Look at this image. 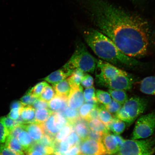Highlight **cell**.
Listing matches in <instances>:
<instances>
[{
  "mask_svg": "<svg viewBox=\"0 0 155 155\" xmlns=\"http://www.w3.org/2000/svg\"><path fill=\"white\" fill-rule=\"evenodd\" d=\"M97 30L130 57L140 58L155 49V30L140 15L107 0H81Z\"/></svg>",
  "mask_w": 155,
  "mask_h": 155,
  "instance_id": "1",
  "label": "cell"
},
{
  "mask_svg": "<svg viewBox=\"0 0 155 155\" xmlns=\"http://www.w3.org/2000/svg\"><path fill=\"white\" fill-rule=\"evenodd\" d=\"M82 34L87 44L103 61L114 65L129 68L142 64L137 59L122 53L110 38L97 29L85 28Z\"/></svg>",
  "mask_w": 155,
  "mask_h": 155,
  "instance_id": "2",
  "label": "cell"
},
{
  "mask_svg": "<svg viewBox=\"0 0 155 155\" xmlns=\"http://www.w3.org/2000/svg\"><path fill=\"white\" fill-rule=\"evenodd\" d=\"M97 61L85 44L78 40L75 42L74 52L63 67L73 71L78 69L83 73H93L97 66Z\"/></svg>",
  "mask_w": 155,
  "mask_h": 155,
  "instance_id": "3",
  "label": "cell"
},
{
  "mask_svg": "<svg viewBox=\"0 0 155 155\" xmlns=\"http://www.w3.org/2000/svg\"><path fill=\"white\" fill-rule=\"evenodd\" d=\"M148 104L146 99L138 97H132L128 99L122 105L114 117L130 125L145 111Z\"/></svg>",
  "mask_w": 155,
  "mask_h": 155,
  "instance_id": "4",
  "label": "cell"
},
{
  "mask_svg": "<svg viewBox=\"0 0 155 155\" xmlns=\"http://www.w3.org/2000/svg\"><path fill=\"white\" fill-rule=\"evenodd\" d=\"M155 139L125 140L116 155H152Z\"/></svg>",
  "mask_w": 155,
  "mask_h": 155,
  "instance_id": "5",
  "label": "cell"
},
{
  "mask_svg": "<svg viewBox=\"0 0 155 155\" xmlns=\"http://www.w3.org/2000/svg\"><path fill=\"white\" fill-rule=\"evenodd\" d=\"M155 130V111L141 116L136 122L131 135L133 140L148 138Z\"/></svg>",
  "mask_w": 155,
  "mask_h": 155,
  "instance_id": "6",
  "label": "cell"
},
{
  "mask_svg": "<svg viewBox=\"0 0 155 155\" xmlns=\"http://www.w3.org/2000/svg\"><path fill=\"white\" fill-rule=\"evenodd\" d=\"M97 68L100 72L96 74V81L98 84L102 81L109 80L119 75L126 74V71L111 64L101 60H97Z\"/></svg>",
  "mask_w": 155,
  "mask_h": 155,
  "instance_id": "7",
  "label": "cell"
},
{
  "mask_svg": "<svg viewBox=\"0 0 155 155\" xmlns=\"http://www.w3.org/2000/svg\"><path fill=\"white\" fill-rule=\"evenodd\" d=\"M68 123L61 112H53L47 120L42 125L45 134L52 137L55 136L58 132Z\"/></svg>",
  "mask_w": 155,
  "mask_h": 155,
  "instance_id": "8",
  "label": "cell"
},
{
  "mask_svg": "<svg viewBox=\"0 0 155 155\" xmlns=\"http://www.w3.org/2000/svg\"><path fill=\"white\" fill-rule=\"evenodd\" d=\"M98 84L109 90L128 91L132 87L133 81L128 74H120L109 80L102 81Z\"/></svg>",
  "mask_w": 155,
  "mask_h": 155,
  "instance_id": "9",
  "label": "cell"
},
{
  "mask_svg": "<svg viewBox=\"0 0 155 155\" xmlns=\"http://www.w3.org/2000/svg\"><path fill=\"white\" fill-rule=\"evenodd\" d=\"M80 152L84 155H104L107 152L102 141L88 137L81 140L79 145Z\"/></svg>",
  "mask_w": 155,
  "mask_h": 155,
  "instance_id": "10",
  "label": "cell"
},
{
  "mask_svg": "<svg viewBox=\"0 0 155 155\" xmlns=\"http://www.w3.org/2000/svg\"><path fill=\"white\" fill-rule=\"evenodd\" d=\"M84 102L83 88L81 85L71 87L68 98V106L72 109L78 110Z\"/></svg>",
  "mask_w": 155,
  "mask_h": 155,
  "instance_id": "11",
  "label": "cell"
},
{
  "mask_svg": "<svg viewBox=\"0 0 155 155\" xmlns=\"http://www.w3.org/2000/svg\"><path fill=\"white\" fill-rule=\"evenodd\" d=\"M22 127L28 132L30 137L35 142H38L45 134V132L42 124L32 122L24 123Z\"/></svg>",
  "mask_w": 155,
  "mask_h": 155,
  "instance_id": "12",
  "label": "cell"
},
{
  "mask_svg": "<svg viewBox=\"0 0 155 155\" xmlns=\"http://www.w3.org/2000/svg\"><path fill=\"white\" fill-rule=\"evenodd\" d=\"M102 142L108 154H117L120 147L118 144L115 135L111 134L110 133L104 134L102 137Z\"/></svg>",
  "mask_w": 155,
  "mask_h": 155,
  "instance_id": "13",
  "label": "cell"
},
{
  "mask_svg": "<svg viewBox=\"0 0 155 155\" xmlns=\"http://www.w3.org/2000/svg\"><path fill=\"white\" fill-rule=\"evenodd\" d=\"M73 71L63 67L62 68L50 74L43 79L53 85L63 81L70 76Z\"/></svg>",
  "mask_w": 155,
  "mask_h": 155,
  "instance_id": "14",
  "label": "cell"
},
{
  "mask_svg": "<svg viewBox=\"0 0 155 155\" xmlns=\"http://www.w3.org/2000/svg\"><path fill=\"white\" fill-rule=\"evenodd\" d=\"M87 122L81 118L75 121L73 124L74 131L81 140L88 137L89 128Z\"/></svg>",
  "mask_w": 155,
  "mask_h": 155,
  "instance_id": "15",
  "label": "cell"
},
{
  "mask_svg": "<svg viewBox=\"0 0 155 155\" xmlns=\"http://www.w3.org/2000/svg\"><path fill=\"white\" fill-rule=\"evenodd\" d=\"M140 89L143 94L155 96V77L149 76L143 79L140 83Z\"/></svg>",
  "mask_w": 155,
  "mask_h": 155,
  "instance_id": "16",
  "label": "cell"
},
{
  "mask_svg": "<svg viewBox=\"0 0 155 155\" xmlns=\"http://www.w3.org/2000/svg\"><path fill=\"white\" fill-rule=\"evenodd\" d=\"M68 98L56 95L48 102V108L54 112H62L68 106Z\"/></svg>",
  "mask_w": 155,
  "mask_h": 155,
  "instance_id": "17",
  "label": "cell"
},
{
  "mask_svg": "<svg viewBox=\"0 0 155 155\" xmlns=\"http://www.w3.org/2000/svg\"><path fill=\"white\" fill-rule=\"evenodd\" d=\"M57 95L68 98L71 90V87L68 79H65L53 85Z\"/></svg>",
  "mask_w": 155,
  "mask_h": 155,
  "instance_id": "18",
  "label": "cell"
},
{
  "mask_svg": "<svg viewBox=\"0 0 155 155\" xmlns=\"http://www.w3.org/2000/svg\"><path fill=\"white\" fill-rule=\"evenodd\" d=\"M126 127L124 122L114 117L111 123L106 127L108 131H112L114 134L120 135L124 131Z\"/></svg>",
  "mask_w": 155,
  "mask_h": 155,
  "instance_id": "19",
  "label": "cell"
},
{
  "mask_svg": "<svg viewBox=\"0 0 155 155\" xmlns=\"http://www.w3.org/2000/svg\"><path fill=\"white\" fill-rule=\"evenodd\" d=\"M35 109L31 106H25L22 108L20 117L24 123L35 122Z\"/></svg>",
  "mask_w": 155,
  "mask_h": 155,
  "instance_id": "20",
  "label": "cell"
},
{
  "mask_svg": "<svg viewBox=\"0 0 155 155\" xmlns=\"http://www.w3.org/2000/svg\"><path fill=\"white\" fill-rule=\"evenodd\" d=\"M17 138L22 146L23 150L25 151L30 148L32 144L31 137L28 132L24 129L19 134Z\"/></svg>",
  "mask_w": 155,
  "mask_h": 155,
  "instance_id": "21",
  "label": "cell"
},
{
  "mask_svg": "<svg viewBox=\"0 0 155 155\" xmlns=\"http://www.w3.org/2000/svg\"><path fill=\"white\" fill-rule=\"evenodd\" d=\"M61 112L67 119L68 123L72 125L81 118L79 111L77 110L72 109L68 106Z\"/></svg>",
  "mask_w": 155,
  "mask_h": 155,
  "instance_id": "22",
  "label": "cell"
},
{
  "mask_svg": "<svg viewBox=\"0 0 155 155\" xmlns=\"http://www.w3.org/2000/svg\"><path fill=\"white\" fill-rule=\"evenodd\" d=\"M89 129L105 134L109 133L106 126L99 119H94L87 121Z\"/></svg>",
  "mask_w": 155,
  "mask_h": 155,
  "instance_id": "23",
  "label": "cell"
},
{
  "mask_svg": "<svg viewBox=\"0 0 155 155\" xmlns=\"http://www.w3.org/2000/svg\"><path fill=\"white\" fill-rule=\"evenodd\" d=\"M53 112V111L48 108L36 110L35 114V122L40 124L44 123Z\"/></svg>",
  "mask_w": 155,
  "mask_h": 155,
  "instance_id": "24",
  "label": "cell"
},
{
  "mask_svg": "<svg viewBox=\"0 0 155 155\" xmlns=\"http://www.w3.org/2000/svg\"><path fill=\"white\" fill-rule=\"evenodd\" d=\"M108 92L112 100L115 101L123 105L128 100V96L125 91L119 90H109Z\"/></svg>",
  "mask_w": 155,
  "mask_h": 155,
  "instance_id": "25",
  "label": "cell"
},
{
  "mask_svg": "<svg viewBox=\"0 0 155 155\" xmlns=\"http://www.w3.org/2000/svg\"><path fill=\"white\" fill-rule=\"evenodd\" d=\"M98 118L106 127L113 119L112 114L107 111L104 105L98 106Z\"/></svg>",
  "mask_w": 155,
  "mask_h": 155,
  "instance_id": "26",
  "label": "cell"
},
{
  "mask_svg": "<svg viewBox=\"0 0 155 155\" xmlns=\"http://www.w3.org/2000/svg\"><path fill=\"white\" fill-rule=\"evenodd\" d=\"M73 129V125L70 124L68 123L56 134L54 140L59 142L64 140L70 134Z\"/></svg>",
  "mask_w": 155,
  "mask_h": 155,
  "instance_id": "27",
  "label": "cell"
},
{
  "mask_svg": "<svg viewBox=\"0 0 155 155\" xmlns=\"http://www.w3.org/2000/svg\"><path fill=\"white\" fill-rule=\"evenodd\" d=\"M86 103L97 105L99 103L96 96L95 90L94 87L86 88L83 93Z\"/></svg>",
  "mask_w": 155,
  "mask_h": 155,
  "instance_id": "28",
  "label": "cell"
},
{
  "mask_svg": "<svg viewBox=\"0 0 155 155\" xmlns=\"http://www.w3.org/2000/svg\"><path fill=\"white\" fill-rule=\"evenodd\" d=\"M84 74V73L79 70L76 69L74 71L67 79L71 87L81 85V80Z\"/></svg>",
  "mask_w": 155,
  "mask_h": 155,
  "instance_id": "29",
  "label": "cell"
},
{
  "mask_svg": "<svg viewBox=\"0 0 155 155\" xmlns=\"http://www.w3.org/2000/svg\"><path fill=\"white\" fill-rule=\"evenodd\" d=\"M5 144L15 153L23 152V150H24L17 137H12L9 135Z\"/></svg>",
  "mask_w": 155,
  "mask_h": 155,
  "instance_id": "30",
  "label": "cell"
},
{
  "mask_svg": "<svg viewBox=\"0 0 155 155\" xmlns=\"http://www.w3.org/2000/svg\"><path fill=\"white\" fill-rule=\"evenodd\" d=\"M55 95L54 89L48 84L44 87L38 98L48 102Z\"/></svg>",
  "mask_w": 155,
  "mask_h": 155,
  "instance_id": "31",
  "label": "cell"
},
{
  "mask_svg": "<svg viewBox=\"0 0 155 155\" xmlns=\"http://www.w3.org/2000/svg\"><path fill=\"white\" fill-rule=\"evenodd\" d=\"M96 96L99 103L101 104L104 106L109 104L112 100L109 93L101 90H97Z\"/></svg>",
  "mask_w": 155,
  "mask_h": 155,
  "instance_id": "32",
  "label": "cell"
},
{
  "mask_svg": "<svg viewBox=\"0 0 155 155\" xmlns=\"http://www.w3.org/2000/svg\"><path fill=\"white\" fill-rule=\"evenodd\" d=\"M30 148L38 151L43 155H53L55 153L53 148L44 146L38 142L32 144Z\"/></svg>",
  "mask_w": 155,
  "mask_h": 155,
  "instance_id": "33",
  "label": "cell"
},
{
  "mask_svg": "<svg viewBox=\"0 0 155 155\" xmlns=\"http://www.w3.org/2000/svg\"><path fill=\"white\" fill-rule=\"evenodd\" d=\"M97 105L98 104L94 105L87 103L83 104L79 108V116L81 119L86 120L91 110Z\"/></svg>",
  "mask_w": 155,
  "mask_h": 155,
  "instance_id": "34",
  "label": "cell"
},
{
  "mask_svg": "<svg viewBox=\"0 0 155 155\" xmlns=\"http://www.w3.org/2000/svg\"><path fill=\"white\" fill-rule=\"evenodd\" d=\"M48 84L45 81L38 83L29 90L28 93L38 98L44 87Z\"/></svg>",
  "mask_w": 155,
  "mask_h": 155,
  "instance_id": "35",
  "label": "cell"
},
{
  "mask_svg": "<svg viewBox=\"0 0 155 155\" xmlns=\"http://www.w3.org/2000/svg\"><path fill=\"white\" fill-rule=\"evenodd\" d=\"M104 106L106 110L114 116L120 109L122 105L115 101L112 99L109 104Z\"/></svg>",
  "mask_w": 155,
  "mask_h": 155,
  "instance_id": "36",
  "label": "cell"
},
{
  "mask_svg": "<svg viewBox=\"0 0 155 155\" xmlns=\"http://www.w3.org/2000/svg\"><path fill=\"white\" fill-rule=\"evenodd\" d=\"M9 133V130L0 119V144L5 143Z\"/></svg>",
  "mask_w": 155,
  "mask_h": 155,
  "instance_id": "37",
  "label": "cell"
},
{
  "mask_svg": "<svg viewBox=\"0 0 155 155\" xmlns=\"http://www.w3.org/2000/svg\"><path fill=\"white\" fill-rule=\"evenodd\" d=\"M65 139L71 147L76 145L79 146L81 141L80 139L73 129L70 134Z\"/></svg>",
  "mask_w": 155,
  "mask_h": 155,
  "instance_id": "38",
  "label": "cell"
},
{
  "mask_svg": "<svg viewBox=\"0 0 155 155\" xmlns=\"http://www.w3.org/2000/svg\"><path fill=\"white\" fill-rule=\"evenodd\" d=\"M1 119L9 132L16 126L23 124L18 120H14L8 117H3Z\"/></svg>",
  "mask_w": 155,
  "mask_h": 155,
  "instance_id": "39",
  "label": "cell"
},
{
  "mask_svg": "<svg viewBox=\"0 0 155 155\" xmlns=\"http://www.w3.org/2000/svg\"><path fill=\"white\" fill-rule=\"evenodd\" d=\"M54 141L55 140L53 137L49 135L45 134L42 138L38 142L44 146L52 147L53 148Z\"/></svg>",
  "mask_w": 155,
  "mask_h": 155,
  "instance_id": "40",
  "label": "cell"
},
{
  "mask_svg": "<svg viewBox=\"0 0 155 155\" xmlns=\"http://www.w3.org/2000/svg\"><path fill=\"white\" fill-rule=\"evenodd\" d=\"M81 83L85 88H90L94 86V79L91 75L87 74H84Z\"/></svg>",
  "mask_w": 155,
  "mask_h": 155,
  "instance_id": "41",
  "label": "cell"
},
{
  "mask_svg": "<svg viewBox=\"0 0 155 155\" xmlns=\"http://www.w3.org/2000/svg\"><path fill=\"white\" fill-rule=\"evenodd\" d=\"M38 98L28 93L26 94L22 97L21 98V102L25 106H31L38 99Z\"/></svg>",
  "mask_w": 155,
  "mask_h": 155,
  "instance_id": "42",
  "label": "cell"
},
{
  "mask_svg": "<svg viewBox=\"0 0 155 155\" xmlns=\"http://www.w3.org/2000/svg\"><path fill=\"white\" fill-rule=\"evenodd\" d=\"M104 134L90 129L88 132V137L96 141H102V137Z\"/></svg>",
  "mask_w": 155,
  "mask_h": 155,
  "instance_id": "43",
  "label": "cell"
},
{
  "mask_svg": "<svg viewBox=\"0 0 155 155\" xmlns=\"http://www.w3.org/2000/svg\"><path fill=\"white\" fill-rule=\"evenodd\" d=\"M32 107L35 109L38 110L42 108H48V102L38 98L34 104H32Z\"/></svg>",
  "mask_w": 155,
  "mask_h": 155,
  "instance_id": "44",
  "label": "cell"
},
{
  "mask_svg": "<svg viewBox=\"0 0 155 155\" xmlns=\"http://www.w3.org/2000/svg\"><path fill=\"white\" fill-rule=\"evenodd\" d=\"M22 108L11 109L8 117L14 120H17L20 117L21 112Z\"/></svg>",
  "mask_w": 155,
  "mask_h": 155,
  "instance_id": "45",
  "label": "cell"
},
{
  "mask_svg": "<svg viewBox=\"0 0 155 155\" xmlns=\"http://www.w3.org/2000/svg\"><path fill=\"white\" fill-rule=\"evenodd\" d=\"M98 105L93 108L89 113L86 120L87 122L93 119H98Z\"/></svg>",
  "mask_w": 155,
  "mask_h": 155,
  "instance_id": "46",
  "label": "cell"
},
{
  "mask_svg": "<svg viewBox=\"0 0 155 155\" xmlns=\"http://www.w3.org/2000/svg\"><path fill=\"white\" fill-rule=\"evenodd\" d=\"M16 153L13 152L5 144L0 145V155H15Z\"/></svg>",
  "mask_w": 155,
  "mask_h": 155,
  "instance_id": "47",
  "label": "cell"
},
{
  "mask_svg": "<svg viewBox=\"0 0 155 155\" xmlns=\"http://www.w3.org/2000/svg\"><path fill=\"white\" fill-rule=\"evenodd\" d=\"M81 152L79 146L76 145L71 147L64 153V155H79Z\"/></svg>",
  "mask_w": 155,
  "mask_h": 155,
  "instance_id": "48",
  "label": "cell"
},
{
  "mask_svg": "<svg viewBox=\"0 0 155 155\" xmlns=\"http://www.w3.org/2000/svg\"><path fill=\"white\" fill-rule=\"evenodd\" d=\"M25 106L21 101H15L11 104V109L14 108H22Z\"/></svg>",
  "mask_w": 155,
  "mask_h": 155,
  "instance_id": "49",
  "label": "cell"
},
{
  "mask_svg": "<svg viewBox=\"0 0 155 155\" xmlns=\"http://www.w3.org/2000/svg\"><path fill=\"white\" fill-rule=\"evenodd\" d=\"M26 155H43L38 151L29 148L28 150L25 151Z\"/></svg>",
  "mask_w": 155,
  "mask_h": 155,
  "instance_id": "50",
  "label": "cell"
},
{
  "mask_svg": "<svg viewBox=\"0 0 155 155\" xmlns=\"http://www.w3.org/2000/svg\"><path fill=\"white\" fill-rule=\"evenodd\" d=\"M15 155H25V154L23 152H20L16 153Z\"/></svg>",
  "mask_w": 155,
  "mask_h": 155,
  "instance_id": "51",
  "label": "cell"
},
{
  "mask_svg": "<svg viewBox=\"0 0 155 155\" xmlns=\"http://www.w3.org/2000/svg\"><path fill=\"white\" fill-rule=\"evenodd\" d=\"M131 1L134 2H141V1H143V0H131Z\"/></svg>",
  "mask_w": 155,
  "mask_h": 155,
  "instance_id": "52",
  "label": "cell"
},
{
  "mask_svg": "<svg viewBox=\"0 0 155 155\" xmlns=\"http://www.w3.org/2000/svg\"><path fill=\"white\" fill-rule=\"evenodd\" d=\"M54 155H63L62 154L60 153H58L57 152H55L54 153Z\"/></svg>",
  "mask_w": 155,
  "mask_h": 155,
  "instance_id": "53",
  "label": "cell"
},
{
  "mask_svg": "<svg viewBox=\"0 0 155 155\" xmlns=\"http://www.w3.org/2000/svg\"><path fill=\"white\" fill-rule=\"evenodd\" d=\"M153 153H154L155 152V145L153 147Z\"/></svg>",
  "mask_w": 155,
  "mask_h": 155,
  "instance_id": "54",
  "label": "cell"
},
{
  "mask_svg": "<svg viewBox=\"0 0 155 155\" xmlns=\"http://www.w3.org/2000/svg\"><path fill=\"white\" fill-rule=\"evenodd\" d=\"M116 155V154H112V155H110V154H106V155Z\"/></svg>",
  "mask_w": 155,
  "mask_h": 155,
  "instance_id": "55",
  "label": "cell"
},
{
  "mask_svg": "<svg viewBox=\"0 0 155 155\" xmlns=\"http://www.w3.org/2000/svg\"><path fill=\"white\" fill-rule=\"evenodd\" d=\"M83 155V154H81H81H80V155Z\"/></svg>",
  "mask_w": 155,
  "mask_h": 155,
  "instance_id": "56",
  "label": "cell"
}]
</instances>
